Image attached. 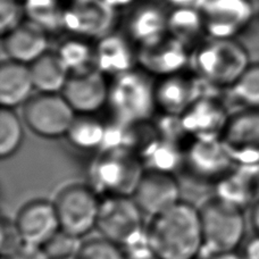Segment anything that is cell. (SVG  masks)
<instances>
[{
  "label": "cell",
  "mask_w": 259,
  "mask_h": 259,
  "mask_svg": "<svg viewBox=\"0 0 259 259\" xmlns=\"http://www.w3.org/2000/svg\"><path fill=\"white\" fill-rule=\"evenodd\" d=\"M243 259H259V235L253 234L244 244L242 251Z\"/></svg>",
  "instance_id": "35"
},
{
  "label": "cell",
  "mask_w": 259,
  "mask_h": 259,
  "mask_svg": "<svg viewBox=\"0 0 259 259\" xmlns=\"http://www.w3.org/2000/svg\"><path fill=\"white\" fill-rule=\"evenodd\" d=\"M24 128L21 119L11 108L3 107L0 110V157L3 159L15 155L20 149Z\"/></svg>",
  "instance_id": "26"
},
{
  "label": "cell",
  "mask_w": 259,
  "mask_h": 259,
  "mask_svg": "<svg viewBox=\"0 0 259 259\" xmlns=\"http://www.w3.org/2000/svg\"><path fill=\"white\" fill-rule=\"evenodd\" d=\"M22 14L23 7L20 0H0V27L3 34L22 23Z\"/></svg>",
  "instance_id": "33"
},
{
  "label": "cell",
  "mask_w": 259,
  "mask_h": 259,
  "mask_svg": "<svg viewBox=\"0 0 259 259\" xmlns=\"http://www.w3.org/2000/svg\"><path fill=\"white\" fill-rule=\"evenodd\" d=\"M34 89L30 66L8 59L0 67V104L5 108L25 105Z\"/></svg>",
  "instance_id": "20"
},
{
  "label": "cell",
  "mask_w": 259,
  "mask_h": 259,
  "mask_svg": "<svg viewBox=\"0 0 259 259\" xmlns=\"http://www.w3.org/2000/svg\"><path fill=\"white\" fill-rule=\"evenodd\" d=\"M184 165L199 181L219 182L235 165L221 139H196L184 154Z\"/></svg>",
  "instance_id": "12"
},
{
  "label": "cell",
  "mask_w": 259,
  "mask_h": 259,
  "mask_svg": "<svg viewBox=\"0 0 259 259\" xmlns=\"http://www.w3.org/2000/svg\"><path fill=\"white\" fill-rule=\"evenodd\" d=\"M83 240L59 230L42 247L49 259H76Z\"/></svg>",
  "instance_id": "30"
},
{
  "label": "cell",
  "mask_w": 259,
  "mask_h": 259,
  "mask_svg": "<svg viewBox=\"0 0 259 259\" xmlns=\"http://www.w3.org/2000/svg\"><path fill=\"white\" fill-rule=\"evenodd\" d=\"M54 205L64 232L82 239L97 229L101 198L92 186L68 184L57 192Z\"/></svg>",
  "instance_id": "6"
},
{
  "label": "cell",
  "mask_w": 259,
  "mask_h": 259,
  "mask_svg": "<svg viewBox=\"0 0 259 259\" xmlns=\"http://www.w3.org/2000/svg\"><path fill=\"white\" fill-rule=\"evenodd\" d=\"M167 31L175 39L187 45L205 31L201 13L190 8L178 9L168 15Z\"/></svg>",
  "instance_id": "25"
},
{
  "label": "cell",
  "mask_w": 259,
  "mask_h": 259,
  "mask_svg": "<svg viewBox=\"0 0 259 259\" xmlns=\"http://www.w3.org/2000/svg\"><path fill=\"white\" fill-rule=\"evenodd\" d=\"M76 114L92 115L108 103L109 83L99 69L71 74L62 91Z\"/></svg>",
  "instance_id": "13"
},
{
  "label": "cell",
  "mask_w": 259,
  "mask_h": 259,
  "mask_svg": "<svg viewBox=\"0 0 259 259\" xmlns=\"http://www.w3.org/2000/svg\"><path fill=\"white\" fill-rule=\"evenodd\" d=\"M105 2L108 3L113 8H115L117 6H121V5L128 4L130 2H131V0H105Z\"/></svg>",
  "instance_id": "38"
},
{
  "label": "cell",
  "mask_w": 259,
  "mask_h": 259,
  "mask_svg": "<svg viewBox=\"0 0 259 259\" xmlns=\"http://www.w3.org/2000/svg\"><path fill=\"white\" fill-rule=\"evenodd\" d=\"M145 216L132 197L107 196L101 198L97 230L101 237L124 248L146 233Z\"/></svg>",
  "instance_id": "7"
},
{
  "label": "cell",
  "mask_w": 259,
  "mask_h": 259,
  "mask_svg": "<svg viewBox=\"0 0 259 259\" xmlns=\"http://www.w3.org/2000/svg\"><path fill=\"white\" fill-rule=\"evenodd\" d=\"M208 259H243V256L242 253H239L237 250H234L215 253V255L209 256Z\"/></svg>",
  "instance_id": "37"
},
{
  "label": "cell",
  "mask_w": 259,
  "mask_h": 259,
  "mask_svg": "<svg viewBox=\"0 0 259 259\" xmlns=\"http://www.w3.org/2000/svg\"><path fill=\"white\" fill-rule=\"evenodd\" d=\"M199 212L203 237L202 252L211 256L237 250L246 237L244 210L215 196L199 207Z\"/></svg>",
  "instance_id": "4"
},
{
  "label": "cell",
  "mask_w": 259,
  "mask_h": 259,
  "mask_svg": "<svg viewBox=\"0 0 259 259\" xmlns=\"http://www.w3.org/2000/svg\"><path fill=\"white\" fill-rule=\"evenodd\" d=\"M30 69L34 89L40 94H59L71 75L57 53H45L30 65Z\"/></svg>",
  "instance_id": "23"
},
{
  "label": "cell",
  "mask_w": 259,
  "mask_h": 259,
  "mask_svg": "<svg viewBox=\"0 0 259 259\" xmlns=\"http://www.w3.org/2000/svg\"><path fill=\"white\" fill-rule=\"evenodd\" d=\"M132 198L143 214L154 217L182 201L181 187L173 173L145 169Z\"/></svg>",
  "instance_id": "11"
},
{
  "label": "cell",
  "mask_w": 259,
  "mask_h": 259,
  "mask_svg": "<svg viewBox=\"0 0 259 259\" xmlns=\"http://www.w3.org/2000/svg\"><path fill=\"white\" fill-rule=\"evenodd\" d=\"M249 223H250V225H251L253 233L259 235V199L250 207Z\"/></svg>",
  "instance_id": "36"
},
{
  "label": "cell",
  "mask_w": 259,
  "mask_h": 259,
  "mask_svg": "<svg viewBox=\"0 0 259 259\" xmlns=\"http://www.w3.org/2000/svg\"><path fill=\"white\" fill-rule=\"evenodd\" d=\"M141 159L146 169L173 173L179 165L184 163V155H180L173 143L157 142L149 147Z\"/></svg>",
  "instance_id": "27"
},
{
  "label": "cell",
  "mask_w": 259,
  "mask_h": 259,
  "mask_svg": "<svg viewBox=\"0 0 259 259\" xmlns=\"http://www.w3.org/2000/svg\"><path fill=\"white\" fill-rule=\"evenodd\" d=\"M205 32L215 39H234L255 17L253 0H206L201 8Z\"/></svg>",
  "instance_id": "10"
},
{
  "label": "cell",
  "mask_w": 259,
  "mask_h": 259,
  "mask_svg": "<svg viewBox=\"0 0 259 259\" xmlns=\"http://www.w3.org/2000/svg\"><path fill=\"white\" fill-rule=\"evenodd\" d=\"M188 61L187 45L172 35L142 46L138 53V62L147 73L163 77L180 73Z\"/></svg>",
  "instance_id": "16"
},
{
  "label": "cell",
  "mask_w": 259,
  "mask_h": 259,
  "mask_svg": "<svg viewBox=\"0 0 259 259\" xmlns=\"http://www.w3.org/2000/svg\"><path fill=\"white\" fill-rule=\"evenodd\" d=\"M63 23L77 35L103 38L113 26L114 8L105 0H74L64 13Z\"/></svg>",
  "instance_id": "15"
},
{
  "label": "cell",
  "mask_w": 259,
  "mask_h": 259,
  "mask_svg": "<svg viewBox=\"0 0 259 259\" xmlns=\"http://www.w3.org/2000/svg\"><path fill=\"white\" fill-rule=\"evenodd\" d=\"M146 234L158 259H196L202 252L200 212L188 201L150 217Z\"/></svg>",
  "instance_id": "1"
},
{
  "label": "cell",
  "mask_w": 259,
  "mask_h": 259,
  "mask_svg": "<svg viewBox=\"0 0 259 259\" xmlns=\"http://www.w3.org/2000/svg\"><path fill=\"white\" fill-rule=\"evenodd\" d=\"M5 259H49V257L42 247L24 243L17 251Z\"/></svg>",
  "instance_id": "34"
},
{
  "label": "cell",
  "mask_w": 259,
  "mask_h": 259,
  "mask_svg": "<svg viewBox=\"0 0 259 259\" xmlns=\"http://www.w3.org/2000/svg\"><path fill=\"white\" fill-rule=\"evenodd\" d=\"M2 259H5V258H2Z\"/></svg>",
  "instance_id": "39"
},
{
  "label": "cell",
  "mask_w": 259,
  "mask_h": 259,
  "mask_svg": "<svg viewBox=\"0 0 259 259\" xmlns=\"http://www.w3.org/2000/svg\"><path fill=\"white\" fill-rule=\"evenodd\" d=\"M156 85L145 69H131L114 77L109 84L108 105L122 124L147 121L155 108Z\"/></svg>",
  "instance_id": "3"
},
{
  "label": "cell",
  "mask_w": 259,
  "mask_h": 259,
  "mask_svg": "<svg viewBox=\"0 0 259 259\" xmlns=\"http://www.w3.org/2000/svg\"><path fill=\"white\" fill-rule=\"evenodd\" d=\"M194 69L202 80L219 88H231L251 64L248 50L235 39L211 38L192 56Z\"/></svg>",
  "instance_id": "2"
},
{
  "label": "cell",
  "mask_w": 259,
  "mask_h": 259,
  "mask_svg": "<svg viewBox=\"0 0 259 259\" xmlns=\"http://www.w3.org/2000/svg\"><path fill=\"white\" fill-rule=\"evenodd\" d=\"M47 49L46 31L34 21L22 22L4 34V50L11 61L31 65Z\"/></svg>",
  "instance_id": "17"
},
{
  "label": "cell",
  "mask_w": 259,
  "mask_h": 259,
  "mask_svg": "<svg viewBox=\"0 0 259 259\" xmlns=\"http://www.w3.org/2000/svg\"><path fill=\"white\" fill-rule=\"evenodd\" d=\"M107 130L99 119L89 114H77L66 137L71 145L81 150H96L105 143Z\"/></svg>",
  "instance_id": "24"
},
{
  "label": "cell",
  "mask_w": 259,
  "mask_h": 259,
  "mask_svg": "<svg viewBox=\"0 0 259 259\" xmlns=\"http://www.w3.org/2000/svg\"><path fill=\"white\" fill-rule=\"evenodd\" d=\"M167 18L164 12L155 5H143L136 8L127 21V34L134 42L141 46L150 45L166 35Z\"/></svg>",
  "instance_id": "22"
},
{
  "label": "cell",
  "mask_w": 259,
  "mask_h": 259,
  "mask_svg": "<svg viewBox=\"0 0 259 259\" xmlns=\"http://www.w3.org/2000/svg\"><path fill=\"white\" fill-rule=\"evenodd\" d=\"M25 124L36 136L55 139L66 136L76 113L59 94H39L23 109Z\"/></svg>",
  "instance_id": "8"
},
{
  "label": "cell",
  "mask_w": 259,
  "mask_h": 259,
  "mask_svg": "<svg viewBox=\"0 0 259 259\" xmlns=\"http://www.w3.org/2000/svg\"><path fill=\"white\" fill-rule=\"evenodd\" d=\"M57 54L71 74L88 71L91 68V63L95 61V50L81 39L65 41Z\"/></svg>",
  "instance_id": "29"
},
{
  "label": "cell",
  "mask_w": 259,
  "mask_h": 259,
  "mask_svg": "<svg viewBox=\"0 0 259 259\" xmlns=\"http://www.w3.org/2000/svg\"><path fill=\"white\" fill-rule=\"evenodd\" d=\"M145 169L141 157L132 149H105L92 165V187L105 197H132Z\"/></svg>",
  "instance_id": "5"
},
{
  "label": "cell",
  "mask_w": 259,
  "mask_h": 259,
  "mask_svg": "<svg viewBox=\"0 0 259 259\" xmlns=\"http://www.w3.org/2000/svg\"><path fill=\"white\" fill-rule=\"evenodd\" d=\"M230 90L243 109H259V63L249 65Z\"/></svg>",
  "instance_id": "28"
},
{
  "label": "cell",
  "mask_w": 259,
  "mask_h": 259,
  "mask_svg": "<svg viewBox=\"0 0 259 259\" xmlns=\"http://www.w3.org/2000/svg\"><path fill=\"white\" fill-rule=\"evenodd\" d=\"M76 259H126L123 248L103 237L83 241Z\"/></svg>",
  "instance_id": "31"
},
{
  "label": "cell",
  "mask_w": 259,
  "mask_h": 259,
  "mask_svg": "<svg viewBox=\"0 0 259 259\" xmlns=\"http://www.w3.org/2000/svg\"><path fill=\"white\" fill-rule=\"evenodd\" d=\"M15 222L23 241L32 246L44 247L61 230L54 201L46 199H34L23 205Z\"/></svg>",
  "instance_id": "14"
},
{
  "label": "cell",
  "mask_w": 259,
  "mask_h": 259,
  "mask_svg": "<svg viewBox=\"0 0 259 259\" xmlns=\"http://www.w3.org/2000/svg\"><path fill=\"white\" fill-rule=\"evenodd\" d=\"M97 69L114 77L134 68L138 54L133 52L130 41L122 35L109 33L101 38L95 49Z\"/></svg>",
  "instance_id": "19"
},
{
  "label": "cell",
  "mask_w": 259,
  "mask_h": 259,
  "mask_svg": "<svg viewBox=\"0 0 259 259\" xmlns=\"http://www.w3.org/2000/svg\"><path fill=\"white\" fill-rule=\"evenodd\" d=\"M229 114L209 99H198L181 115L182 127L196 139H221Z\"/></svg>",
  "instance_id": "18"
},
{
  "label": "cell",
  "mask_w": 259,
  "mask_h": 259,
  "mask_svg": "<svg viewBox=\"0 0 259 259\" xmlns=\"http://www.w3.org/2000/svg\"><path fill=\"white\" fill-rule=\"evenodd\" d=\"M23 244V238L15 220L4 216L0 223V252L2 258H7L17 251Z\"/></svg>",
  "instance_id": "32"
},
{
  "label": "cell",
  "mask_w": 259,
  "mask_h": 259,
  "mask_svg": "<svg viewBox=\"0 0 259 259\" xmlns=\"http://www.w3.org/2000/svg\"><path fill=\"white\" fill-rule=\"evenodd\" d=\"M221 141L235 166H259V109H241L230 116Z\"/></svg>",
  "instance_id": "9"
},
{
  "label": "cell",
  "mask_w": 259,
  "mask_h": 259,
  "mask_svg": "<svg viewBox=\"0 0 259 259\" xmlns=\"http://www.w3.org/2000/svg\"><path fill=\"white\" fill-rule=\"evenodd\" d=\"M155 92L157 107L169 115H182L198 100L193 82L180 73L161 77Z\"/></svg>",
  "instance_id": "21"
}]
</instances>
